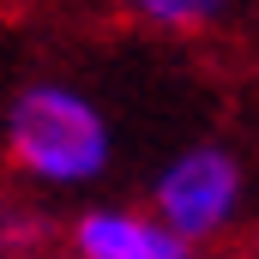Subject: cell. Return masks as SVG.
Wrapping results in <instances>:
<instances>
[{
  "label": "cell",
  "instance_id": "cell-3",
  "mask_svg": "<svg viewBox=\"0 0 259 259\" xmlns=\"http://www.w3.org/2000/svg\"><path fill=\"white\" fill-rule=\"evenodd\" d=\"M66 259H223L211 247H187L133 199H84L61 229Z\"/></svg>",
  "mask_w": 259,
  "mask_h": 259
},
{
  "label": "cell",
  "instance_id": "cell-4",
  "mask_svg": "<svg viewBox=\"0 0 259 259\" xmlns=\"http://www.w3.org/2000/svg\"><path fill=\"white\" fill-rule=\"evenodd\" d=\"M139 30L151 36H169V42H205L217 30L235 24L241 0H115Z\"/></svg>",
  "mask_w": 259,
  "mask_h": 259
},
{
  "label": "cell",
  "instance_id": "cell-5",
  "mask_svg": "<svg viewBox=\"0 0 259 259\" xmlns=\"http://www.w3.org/2000/svg\"><path fill=\"white\" fill-rule=\"evenodd\" d=\"M55 223L36 199H6L0 205V259H36L49 247Z\"/></svg>",
  "mask_w": 259,
  "mask_h": 259
},
{
  "label": "cell",
  "instance_id": "cell-1",
  "mask_svg": "<svg viewBox=\"0 0 259 259\" xmlns=\"http://www.w3.org/2000/svg\"><path fill=\"white\" fill-rule=\"evenodd\" d=\"M0 151L6 169L49 199H78L109 181L115 169V115L78 78H24L0 109Z\"/></svg>",
  "mask_w": 259,
  "mask_h": 259
},
{
  "label": "cell",
  "instance_id": "cell-2",
  "mask_svg": "<svg viewBox=\"0 0 259 259\" xmlns=\"http://www.w3.org/2000/svg\"><path fill=\"white\" fill-rule=\"evenodd\" d=\"M169 235H181L187 247H211L223 253L247 211H253V175H247V157L229 145V139H187L175 145L151 181H145V199H139Z\"/></svg>",
  "mask_w": 259,
  "mask_h": 259
}]
</instances>
